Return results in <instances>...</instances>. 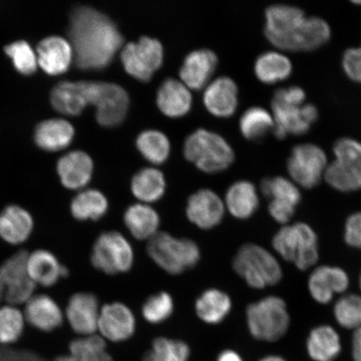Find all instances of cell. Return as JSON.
<instances>
[{
  "label": "cell",
  "instance_id": "cell-1",
  "mask_svg": "<svg viewBox=\"0 0 361 361\" xmlns=\"http://www.w3.org/2000/svg\"><path fill=\"white\" fill-rule=\"evenodd\" d=\"M68 32L75 65L82 70L106 67L124 42L110 17L88 6L72 11Z\"/></svg>",
  "mask_w": 361,
  "mask_h": 361
},
{
  "label": "cell",
  "instance_id": "cell-2",
  "mask_svg": "<svg viewBox=\"0 0 361 361\" xmlns=\"http://www.w3.org/2000/svg\"><path fill=\"white\" fill-rule=\"evenodd\" d=\"M264 34L283 51H312L329 42L331 30L322 18L307 17L299 7L279 4L266 8Z\"/></svg>",
  "mask_w": 361,
  "mask_h": 361
},
{
  "label": "cell",
  "instance_id": "cell-3",
  "mask_svg": "<svg viewBox=\"0 0 361 361\" xmlns=\"http://www.w3.org/2000/svg\"><path fill=\"white\" fill-rule=\"evenodd\" d=\"M305 99L304 89L295 85L275 90L271 100L275 137L282 140L309 132L319 118V111L313 104H305Z\"/></svg>",
  "mask_w": 361,
  "mask_h": 361
},
{
  "label": "cell",
  "instance_id": "cell-4",
  "mask_svg": "<svg viewBox=\"0 0 361 361\" xmlns=\"http://www.w3.org/2000/svg\"><path fill=\"white\" fill-rule=\"evenodd\" d=\"M185 157L204 173L227 169L234 160L233 149L222 135L205 128L189 134L183 145Z\"/></svg>",
  "mask_w": 361,
  "mask_h": 361
},
{
  "label": "cell",
  "instance_id": "cell-5",
  "mask_svg": "<svg viewBox=\"0 0 361 361\" xmlns=\"http://www.w3.org/2000/svg\"><path fill=\"white\" fill-rule=\"evenodd\" d=\"M149 257L165 272L178 275L200 263L201 251L197 243L188 238H176L166 232L157 233L147 241Z\"/></svg>",
  "mask_w": 361,
  "mask_h": 361
},
{
  "label": "cell",
  "instance_id": "cell-6",
  "mask_svg": "<svg viewBox=\"0 0 361 361\" xmlns=\"http://www.w3.org/2000/svg\"><path fill=\"white\" fill-rule=\"evenodd\" d=\"M233 270L255 290L276 286L281 281V264L269 251L255 243L239 247L233 259Z\"/></svg>",
  "mask_w": 361,
  "mask_h": 361
},
{
  "label": "cell",
  "instance_id": "cell-7",
  "mask_svg": "<svg viewBox=\"0 0 361 361\" xmlns=\"http://www.w3.org/2000/svg\"><path fill=\"white\" fill-rule=\"evenodd\" d=\"M272 245L284 260L301 271L313 267L319 260L317 235L305 223L283 225L275 233Z\"/></svg>",
  "mask_w": 361,
  "mask_h": 361
},
{
  "label": "cell",
  "instance_id": "cell-8",
  "mask_svg": "<svg viewBox=\"0 0 361 361\" xmlns=\"http://www.w3.org/2000/svg\"><path fill=\"white\" fill-rule=\"evenodd\" d=\"M248 331L257 340L274 342L281 338L290 324L286 301L278 296H268L247 307Z\"/></svg>",
  "mask_w": 361,
  "mask_h": 361
},
{
  "label": "cell",
  "instance_id": "cell-9",
  "mask_svg": "<svg viewBox=\"0 0 361 361\" xmlns=\"http://www.w3.org/2000/svg\"><path fill=\"white\" fill-rule=\"evenodd\" d=\"M335 160L328 164L324 180L336 190L350 192L361 189V143L353 138L337 140Z\"/></svg>",
  "mask_w": 361,
  "mask_h": 361
},
{
  "label": "cell",
  "instance_id": "cell-10",
  "mask_svg": "<svg viewBox=\"0 0 361 361\" xmlns=\"http://www.w3.org/2000/svg\"><path fill=\"white\" fill-rule=\"evenodd\" d=\"M87 105L97 107L96 118L105 126L119 125L128 114L130 97L121 85L106 81H81Z\"/></svg>",
  "mask_w": 361,
  "mask_h": 361
},
{
  "label": "cell",
  "instance_id": "cell-11",
  "mask_svg": "<svg viewBox=\"0 0 361 361\" xmlns=\"http://www.w3.org/2000/svg\"><path fill=\"white\" fill-rule=\"evenodd\" d=\"M134 260L132 245L123 233L117 231L102 233L94 242L90 256L94 267L109 275L129 272Z\"/></svg>",
  "mask_w": 361,
  "mask_h": 361
},
{
  "label": "cell",
  "instance_id": "cell-12",
  "mask_svg": "<svg viewBox=\"0 0 361 361\" xmlns=\"http://www.w3.org/2000/svg\"><path fill=\"white\" fill-rule=\"evenodd\" d=\"M164 45L159 39L143 35L125 44L121 51L124 69L134 78L149 81L164 61Z\"/></svg>",
  "mask_w": 361,
  "mask_h": 361
},
{
  "label": "cell",
  "instance_id": "cell-13",
  "mask_svg": "<svg viewBox=\"0 0 361 361\" xmlns=\"http://www.w3.org/2000/svg\"><path fill=\"white\" fill-rule=\"evenodd\" d=\"M327 166L326 152L312 143L293 147L287 161V171L293 182L305 189L318 186Z\"/></svg>",
  "mask_w": 361,
  "mask_h": 361
},
{
  "label": "cell",
  "instance_id": "cell-14",
  "mask_svg": "<svg viewBox=\"0 0 361 361\" xmlns=\"http://www.w3.org/2000/svg\"><path fill=\"white\" fill-rule=\"evenodd\" d=\"M260 190L270 200L268 209L274 220L283 225L290 222L301 201L297 185L290 179L277 176L262 180Z\"/></svg>",
  "mask_w": 361,
  "mask_h": 361
},
{
  "label": "cell",
  "instance_id": "cell-15",
  "mask_svg": "<svg viewBox=\"0 0 361 361\" xmlns=\"http://www.w3.org/2000/svg\"><path fill=\"white\" fill-rule=\"evenodd\" d=\"M226 207L218 193L202 188L189 197L186 206L187 218L202 230L213 229L224 220Z\"/></svg>",
  "mask_w": 361,
  "mask_h": 361
},
{
  "label": "cell",
  "instance_id": "cell-16",
  "mask_svg": "<svg viewBox=\"0 0 361 361\" xmlns=\"http://www.w3.org/2000/svg\"><path fill=\"white\" fill-rule=\"evenodd\" d=\"M135 324L137 322L132 310L121 302H114L101 309L98 331L105 340L121 342L134 335Z\"/></svg>",
  "mask_w": 361,
  "mask_h": 361
},
{
  "label": "cell",
  "instance_id": "cell-17",
  "mask_svg": "<svg viewBox=\"0 0 361 361\" xmlns=\"http://www.w3.org/2000/svg\"><path fill=\"white\" fill-rule=\"evenodd\" d=\"M100 313L97 298L90 293H76L71 298L66 308L72 329L83 336L96 335Z\"/></svg>",
  "mask_w": 361,
  "mask_h": 361
},
{
  "label": "cell",
  "instance_id": "cell-18",
  "mask_svg": "<svg viewBox=\"0 0 361 361\" xmlns=\"http://www.w3.org/2000/svg\"><path fill=\"white\" fill-rule=\"evenodd\" d=\"M349 286L350 279L345 271L329 265L314 269L308 281L310 295L322 305L331 303L334 296L345 293Z\"/></svg>",
  "mask_w": 361,
  "mask_h": 361
},
{
  "label": "cell",
  "instance_id": "cell-19",
  "mask_svg": "<svg viewBox=\"0 0 361 361\" xmlns=\"http://www.w3.org/2000/svg\"><path fill=\"white\" fill-rule=\"evenodd\" d=\"M219 59L210 49L202 48L188 53L180 66V79L189 88L200 90L209 82Z\"/></svg>",
  "mask_w": 361,
  "mask_h": 361
},
{
  "label": "cell",
  "instance_id": "cell-20",
  "mask_svg": "<svg viewBox=\"0 0 361 361\" xmlns=\"http://www.w3.org/2000/svg\"><path fill=\"white\" fill-rule=\"evenodd\" d=\"M238 94L235 80L222 75L207 85L203 92V102L212 114L227 117L237 109Z\"/></svg>",
  "mask_w": 361,
  "mask_h": 361
},
{
  "label": "cell",
  "instance_id": "cell-21",
  "mask_svg": "<svg viewBox=\"0 0 361 361\" xmlns=\"http://www.w3.org/2000/svg\"><path fill=\"white\" fill-rule=\"evenodd\" d=\"M192 103L190 88L182 80L166 78L157 89V106L166 116L178 117L187 114L191 109Z\"/></svg>",
  "mask_w": 361,
  "mask_h": 361
},
{
  "label": "cell",
  "instance_id": "cell-22",
  "mask_svg": "<svg viewBox=\"0 0 361 361\" xmlns=\"http://www.w3.org/2000/svg\"><path fill=\"white\" fill-rule=\"evenodd\" d=\"M73 59L70 42L59 36L42 40L37 47L38 64L47 74L56 75L69 69Z\"/></svg>",
  "mask_w": 361,
  "mask_h": 361
},
{
  "label": "cell",
  "instance_id": "cell-23",
  "mask_svg": "<svg viewBox=\"0 0 361 361\" xmlns=\"http://www.w3.org/2000/svg\"><path fill=\"white\" fill-rule=\"evenodd\" d=\"M224 204L233 218L239 220L248 219L259 209L258 191L254 183L250 180H237L226 192Z\"/></svg>",
  "mask_w": 361,
  "mask_h": 361
},
{
  "label": "cell",
  "instance_id": "cell-24",
  "mask_svg": "<svg viewBox=\"0 0 361 361\" xmlns=\"http://www.w3.org/2000/svg\"><path fill=\"white\" fill-rule=\"evenodd\" d=\"M123 221L133 237L138 240H150L159 233V214L150 204L138 202L126 209Z\"/></svg>",
  "mask_w": 361,
  "mask_h": 361
},
{
  "label": "cell",
  "instance_id": "cell-25",
  "mask_svg": "<svg viewBox=\"0 0 361 361\" xmlns=\"http://www.w3.org/2000/svg\"><path fill=\"white\" fill-rule=\"evenodd\" d=\"M93 161L87 153L78 151L63 157L57 170L63 185L70 189L82 188L89 183L93 173Z\"/></svg>",
  "mask_w": 361,
  "mask_h": 361
},
{
  "label": "cell",
  "instance_id": "cell-26",
  "mask_svg": "<svg viewBox=\"0 0 361 361\" xmlns=\"http://www.w3.org/2000/svg\"><path fill=\"white\" fill-rule=\"evenodd\" d=\"M25 318L31 326L44 332L53 331L63 323L60 307L44 295L33 296L27 302Z\"/></svg>",
  "mask_w": 361,
  "mask_h": 361
},
{
  "label": "cell",
  "instance_id": "cell-27",
  "mask_svg": "<svg viewBox=\"0 0 361 361\" xmlns=\"http://www.w3.org/2000/svg\"><path fill=\"white\" fill-rule=\"evenodd\" d=\"M32 216L23 207L8 206L0 214V237L11 245H20L33 231Z\"/></svg>",
  "mask_w": 361,
  "mask_h": 361
},
{
  "label": "cell",
  "instance_id": "cell-28",
  "mask_svg": "<svg viewBox=\"0 0 361 361\" xmlns=\"http://www.w3.org/2000/svg\"><path fill=\"white\" fill-rule=\"evenodd\" d=\"M195 312L202 322L209 324L222 323L233 308L228 293L219 288H209L202 292L195 302Z\"/></svg>",
  "mask_w": 361,
  "mask_h": 361
},
{
  "label": "cell",
  "instance_id": "cell-29",
  "mask_svg": "<svg viewBox=\"0 0 361 361\" xmlns=\"http://www.w3.org/2000/svg\"><path fill=\"white\" fill-rule=\"evenodd\" d=\"M166 188L164 173L153 166H145L133 175L130 190L140 202L150 204L164 197Z\"/></svg>",
  "mask_w": 361,
  "mask_h": 361
},
{
  "label": "cell",
  "instance_id": "cell-30",
  "mask_svg": "<svg viewBox=\"0 0 361 361\" xmlns=\"http://www.w3.org/2000/svg\"><path fill=\"white\" fill-rule=\"evenodd\" d=\"M27 269L30 279L45 287L54 286L60 278L68 274L67 269L47 250H37L29 255Z\"/></svg>",
  "mask_w": 361,
  "mask_h": 361
},
{
  "label": "cell",
  "instance_id": "cell-31",
  "mask_svg": "<svg viewBox=\"0 0 361 361\" xmlns=\"http://www.w3.org/2000/svg\"><path fill=\"white\" fill-rule=\"evenodd\" d=\"M307 350L314 361H334L341 351L340 336L331 326L315 327L307 340Z\"/></svg>",
  "mask_w": 361,
  "mask_h": 361
},
{
  "label": "cell",
  "instance_id": "cell-32",
  "mask_svg": "<svg viewBox=\"0 0 361 361\" xmlns=\"http://www.w3.org/2000/svg\"><path fill=\"white\" fill-rule=\"evenodd\" d=\"M74 129L68 121L52 119L43 121L35 130V139L39 147L47 151H58L72 141Z\"/></svg>",
  "mask_w": 361,
  "mask_h": 361
},
{
  "label": "cell",
  "instance_id": "cell-33",
  "mask_svg": "<svg viewBox=\"0 0 361 361\" xmlns=\"http://www.w3.org/2000/svg\"><path fill=\"white\" fill-rule=\"evenodd\" d=\"M51 102L57 111L69 116L80 114L87 106L81 81H63L56 85L52 90Z\"/></svg>",
  "mask_w": 361,
  "mask_h": 361
},
{
  "label": "cell",
  "instance_id": "cell-34",
  "mask_svg": "<svg viewBox=\"0 0 361 361\" xmlns=\"http://www.w3.org/2000/svg\"><path fill=\"white\" fill-rule=\"evenodd\" d=\"M54 361L114 360L107 352L105 338L92 335L72 341L69 345V354L58 356Z\"/></svg>",
  "mask_w": 361,
  "mask_h": 361
},
{
  "label": "cell",
  "instance_id": "cell-35",
  "mask_svg": "<svg viewBox=\"0 0 361 361\" xmlns=\"http://www.w3.org/2000/svg\"><path fill=\"white\" fill-rule=\"evenodd\" d=\"M293 65L286 56L270 51L260 54L255 63L257 78L266 84H274L288 79L292 74Z\"/></svg>",
  "mask_w": 361,
  "mask_h": 361
},
{
  "label": "cell",
  "instance_id": "cell-36",
  "mask_svg": "<svg viewBox=\"0 0 361 361\" xmlns=\"http://www.w3.org/2000/svg\"><path fill=\"white\" fill-rule=\"evenodd\" d=\"M109 202L104 194L96 189L81 192L71 202V210L74 218L80 221H97L105 216Z\"/></svg>",
  "mask_w": 361,
  "mask_h": 361
},
{
  "label": "cell",
  "instance_id": "cell-37",
  "mask_svg": "<svg viewBox=\"0 0 361 361\" xmlns=\"http://www.w3.org/2000/svg\"><path fill=\"white\" fill-rule=\"evenodd\" d=\"M135 143L140 152L152 164H161L169 158L171 150L169 138L161 130H144L137 135Z\"/></svg>",
  "mask_w": 361,
  "mask_h": 361
},
{
  "label": "cell",
  "instance_id": "cell-38",
  "mask_svg": "<svg viewBox=\"0 0 361 361\" xmlns=\"http://www.w3.org/2000/svg\"><path fill=\"white\" fill-rule=\"evenodd\" d=\"M29 255L25 251L18 252L0 267V276L8 290H21L32 286L35 283L30 279L27 269Z\"/></svg>",
  "mask_w": 361,
  "mask_h": 361
},
{
  "label": "cell",
  "instance_id": "cell-39",
  "mask_svg": "<svg viewBox=\"0 0 361 361\" xmlns=\"http://www.w3.org/2000/svg\"><path fill=\"white\" fill-rule=\"evenodd\" d=\"M241 133L248 140L259 141L274 130L273 116L261 106H251L243 113L239 121Z\"/></svg>",
  "mask_w": 361,
  "mask_h": 361
},
{
  "label": "cell",
  "instance_id": "cell-40",
  "mask_svg": "<svg viewBox=\"0 0 361 361\" xmlns=\"http://www.w3.org/2000/svg\"><path fill=\"white\" fill-rule=\"evenodd\" d=\"M190 349L186 343L165 337L155 338L142 361H188Z\"/></svg>",
  "mask_w": 361,
  "mask_h": 361
},
{
  "label": "cell",
  "instance_id": "cell-41",
  "mask_svg": "<svg viewBox=\"0 0 361 361\" xmlns=\"http://www.w3.org/2000/svg\"><path fill=\"white\" fill-rule=\"evenodd\" d=\"M334 316L343 328L356 329L361 327V296L357 293H346L338 299L334 307Z\"/></svg>",
  "mask_w": 361,
  "mask_h": 361
},
{
  "label": "cell",
  "instance_id": "cell-42",
  "mask_svg": "<svg viewBox=\"0 0 361 361\" xmlns=\"http://www.w3.org/2000/svg\"><path fill=\"white\" fill-rule=\"evenodd\" d=\"M174 311V300L169 293L160 291L147 298L142 308L146 322L161 324L169 319Z\"/></svg>",
  "mask_w": 361,
  "mask_h": 361
},
{
  "label": "cell",
  "instance_id": "cell-43",
  "mask_svg": "<svg viewBox=\"0 0 361 361\" xmlns=\"http://www.w3.org/2000/svg\"><path fill=\"white\" fill-rule=\"evenodd\" d=\"M25 329V317L15 307L0 309V344L11 345L20 340Z\"/></svg>",
  "mask_w": 361,
  "mask_h": 361
},
{
  "label": "cell",
  "instance_id": "cell-44",
  "mask_svg": "<svg viewBox=\"0 0 361 361\" xmlns=\"http://www.w3.org/2000/svg\"><path fill=\"white\" fill-rule=\"evenodd\" d=\"M4 49L20 73L31 75L37 69V56L30 45L24 40L8 44Z\"/></svg>",
  "mask_w": 361,
  "mask_h": 361
},
{
  "label": "cell",
  "instance_id": "cell-45",
  "mask_svg": "<svg viewBox=\"0 0 361 361\" xmlns=\"http://www.w3.org/2000/svg\"><path fill=\"white\" fill-rule=\"evenodd\" d=\"M342 66L350 80L361 84V47L347 49L343 55Z\"/></svg>",
  "mask_w": 361,
  "mask_h": 361
},
{
  "label": "cell",
  "instance_id": "cell-46",
  "mask_svg": "<svg viewBox=\"0 0 361 361\" xmlns=\"http://www.w3.org/2000/svg\"><path fill=\"white\" fill-rule=\"evenodd\" d=\"M344 238L347 245L361 250V212L351 214L347 219Z\"/></svg>",
  "mask_w": 361,
  "mask_h": 361
},
{
  "label": "cell",
  "instance_id": "cell-47",
  "mask_svg": "<svg viewBox=\"0 0 361 361\" xmlns=\"http://www.w3.org/2000/svg\"><path fill=\"white\" fill-rule=\"evenodd\" d=\"M352 355L355 361H361V327L355 331L352 338Z\"/></svg>",
  "mask_w": 361,
  "mask_h": 361
},
{
  "label": "cell",
  "instance_id": "cell-48",
  "mask_svg": "<svg viewBox=\"0 0 361 361\" xmlns=\"http://www.w3.org/2000/svg\"><path fill=\"white\" fill-rule=\"evenodd\" d=\"M218 361H243L241 356L232 350H226L220 353Z\"/></svg>",
  "mask_w": 361,
  "mask_h": 361
},
{
  "label": "cell",
  "instance_id": "cell-49",
  "mask_svg": "<svg viewBox=\"0 0 361 361\" xmlns=\"http://www.w3.org/2000/svg\"><path fill=\"white\" fill-rule=\"evenodd\" d=\"M6 286L4 283L3 279L0 276V302L2 301L4 298H6Z\"/></svg>",
  "mask_w": 361,
  "mask_h": 361
},
{
  "label": "cell",
  "instance_id": "cell-50",
  "mask_svg": "<svg viewBox=\"0 0 361 361\" xmlns=\"http://www.w3.org/2000/svg\"><path fill=\"white\" fill-rule=\"evenodd\" d=\"M259 361H286V360L278 355H269L260 360Z\"/></svg>",
  "mask_w": 361,
  "mask_h": 361
},
{
  "label": "cell",
  "instance_id": "cell-51",
  "mask_svg": "<svg viewBox=\"0 0 361 361\" xmlns=\"http://www.w3.org/2000/svg\"><path fill=\"white\" fill-rule=\"evenodd\" d=\"M359 283H360V290H361V273H360V275Z\"/></svg>",
  "mask_w": 361,
  "mask_h": 361
}]
</instances>
